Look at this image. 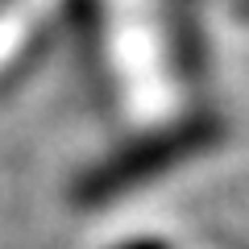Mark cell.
I'll list each match as a JSON object with an SVG mask.
<instances>
[{"label":"cell","mask_w":249,"mask_h":249,"mask_svg":"<svg viewBox=\"0 0 249 249\" xmlns=\"http://www.w3.org/2000/svg\"><path fill=\"white\" fill-rule=\"evenodd\" d=\"M237 9H241V17H245V21H249V0H241Z\"/></svg>","instance_id":"7a4b0ae2"},{"label":"cell","mask_w":249,"mask_h":249,"mask_svg":"<svg viewBox=\"0 0 249 249\" xmlns=\"http://www.w3.org/2000/svg\"><path fill=\"white\" fill-rule=\"evenodd\" d=\"M212 137H216V124L208 121V116H191V121H183V124H170V129H162V133L129 145L112 166H104V175H96V187L100 183L112 187V183H129V178L154 175V170H162L166 162L183 158V154L204 150Z\"/></svg>","instance_id":"6da1fadb"}]
</instances>
